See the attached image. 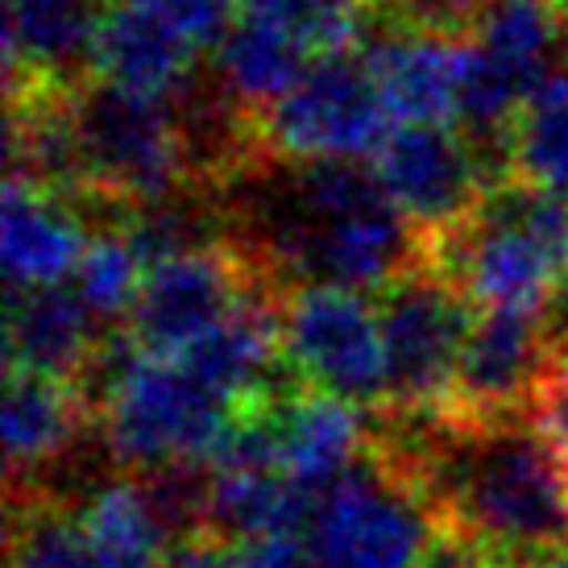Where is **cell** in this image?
<instances>
[{
	"mask_svg": "<svg viewBox=\"0 0 568 568\" xmlns=\"http://www.w3.org/2000/svg\"><path fill=\"white\" fill-rule=\"evenodd\" d=\"M95 407V427L125 474L174 465L207 469L221 453L237 403L216 395L179 357L142 353L129 336H104V348L80 382Z\"/></svg>",
	"mask_w": 568,
	"mask_h": 568,
	"instance_id": "obj_1",
	"label": "cell"
},
{
	"mask_svg": "<svg viewBox=\"0 0 568 568\" xmlns=\"http://www.w3.org/2000/svg\"><path fill=\"white\" fill-rule=\"evenodd\" d=\"M71 121L88 174L92 229L116 224L129 207L207 187L179 100L129 92L109 80H83L71 92Z\"/></svg>",
	"mask_w": 568,
	"mask_h": 568,
	"instance_id": "obj_2",
	"label": "cell"
},
{
	"mask_svg": "<svg viewBox=\"0 0 568 568\" xmlns=\"http://www.w3.org/2000/svg\"><path fill=\"white\" fill-rule=\"evenodd\" d=\"M436 523L415 474L369 432L365 457L316 498L303 544L316 568H419Z\"/></svg>",
	"mask_w": 568,
	"mask_h": 568,
	"instance_id": "obj_3",
	"label": "cell"
},
{
	"mask_svg": "<svg viewBox=\"0 0 568 568\" xmlns=\"http://www.w3.org/2000/svg\"><path fill=\"white\" fill-rule=\"evenodd\" d=\"M386 336V407L378 419L424 424L453 415L460 353L474 328V300L436 266H419L378 291Z\"/></svg>",
	"mask_w": 568,
	"mask_h": 568,
	"instance_id": "obj_4",
	"label": "cell"
},
{
	"mask_svg": "<svg viewBox=\"0 0 568 568\" xmlns=\"http://www.w3.org/2000/svg\"><path fill=\"white\" fill-rule=\"evenodd\" d=\"M390 109L362 50L324 54L291 92L257 121L270 159L362 162L390 138Z\"/></svg>",
	"mask_w": 568,
	"mask_h": 568,
	"instance_id": "obj_5",
	"label": "cell"
},
{
	"mask_svg": "<svg viewBox=\"0 0 568 568\" xmlns=\"http://www.w3.org/2000/svg\"><path fill=\"white\" fill-rule=\"evenodd\" d=\"M283 353L300 382L362 410L386 407V336L378 303L348 286L283 291Z\"/></svg>",
	"mask_w": 568,
	"mask_h": 568,
	"instance_id": "obj_6",
	"label": "cell"
},
{
	"mask_svg": "<svg viewBox=\"0 0 568 568\" xmlns=\"http://www.w3.org/2000/svg\"><path fill=\"white\" fill-rule=\"evenodd\" d=\"M262 286H274V278L253 262L241 241L171 257L145 274L142 295L125 320V336L142 353L179 357Z\"/></svg>",
	"mask_w": 568,
	"mask_h": 568,
	"instance_id": "obj_7",
	"label": "cell"
},
{
	"mask_svg": "<svg viewBox=\"0 0 568 568\" xmlns=\"http://www.w3.org/2000/svg\"><path fill=\"white\" fill-rule=\"evenodd\" d=\"M374 174L424 237H440L474 216L510 166L448 125H398L374 154Z\"/></svg>",
	"mask_w": 568,
	"mask_h": 568,
	"instance_id": "obj_8",
	"label": "cell"
},
{
	"mask_svg": "<svg viewBox=\"0 0 568 568\" xmlns=\"http://www.w3.org/2000/svg\"><path fill=\"white\" fill-rule=\"evenodd\" d=\"M556 324L548 316L486 307L460 353L453 419L460 424H515L527 419L544 365L552 357Z\"/></svg>",
	"mask_w": 568,
	"mask_h": 568,
	"instance_id": "obj_9",
	"label": "cell"
},
{
	"mask_svg": "<svg viewBox=\"0 0 568 568\" xmlns=\"http://www.w3.org/2000/svg\"><path fill=\"white\" fill-rule=\"evenodd\" d=\"M362 59L374 71L382 100L403 125H444L460 116L465 38L415 26L395 9H374Z\"/></svg>",
	"mask_w": 568,
	"mask_h": 568,
	"instance_id": "obj_10",
	"label": "cell"
},
{
	"mask_svg": "<svg viewBox=\"0 0 568 568\" xmlns=\"http://www.w3.org/2000/svg\"><path fill=\"white\" fill-rule=\"evenodd\" d=\"M200 47L159 0H104L95 21L92 75L116 88L179 100L195 88Z\"/></svg>",
	"mask_w": 568,
	"mask_h": 568,
	"instance_id": "obj_11",
	"label": "cell"
},
{
	"mask_svg": "<svg viewBox=\"0 0 568 568\" xmlns=\"http://www.w3.org/2000/svg\"><path fill=\"white\" fill-rule=\"evenodd\" d=\"M100 4L104 0H4L9 95L71 92L92 80Z\"/></svg>",
	"mask_w": 568,
	"mask_h": 568,
	"instance_id": "obj_12",
	"label": "cell"
},
{
	"mask_svg": "<svg viewBox=\"0 0 568 568\" xmlns=\"http://www.w3.org/2000/svg\"><path fill=\"white\" fill-rule=\"evenodd\" d=\"M270 427H274V448H278L283 474L312 503L324 489L336 486L369 448V427L362 419V407L324 395L300 378H291L270 395Z\"/></svg>",
	"mask_w": 568,
	"mask_h": 568,
	"instance_id": "obj_13",
	"label": "cell"
},
{
	"mask_svg": "<svg viewBox=\"0 0 568 568\" xmlns=\"http://www.w3.org/2000/svg\"><path fill=\"white\" fill-rule=\"evenodd\" d=\"M95 427V407L80 382L9 369L4 386V460L9 489L42 486V474L63 465Z\"/></svg>",
	"mask_w": 568,
	"mask_h": 568,
	"instance_id": "obj_14",
	"label": "cell"
},
{
	"mask_svg": "<svg viewBox=\"0 0 568 568\" xmlns=\"http://www.w3.org/2000/svg\"><path fill=\"white\" fill-rule=\"evenodd\" d=\"M92 241V221L80 204L26 179L4 183V216H0V245H4V274L9 291H38L63 286Z\"/></svg>",
	"mask_w": 568,
	"mask_h": 568,
	"instance_id": "obj_15",
	"label": "cell"
},
{
	"mask_svg": "<svg viewBox=\"0 0 568 568\" xmlns=\"http://www.w3.org/2000/svg\"><path fill=\"white\" fill-rule=\"evenodd\" d=\"M100 320L71 286H38V291H9V320H4V357L9 369H30L50 378L83 382L95 365L104 336L95 332Z\"/></svg>",
	"mask_w": 568,
	"mask_h": 568,
	"instance_id": "obj_16",
	"label": "cell"
},
{
	"mask_svg": "<svg viewBox=\"0 0 568 568\" xmlns=\"http://www.w3.org/2000/svg\"><path fill=\"white\" fill-rule=\"evenodd\" d=\"M312 506L316 503L283 474V465L221 460L207 469L204 531L229 539V544H250V539L283 536V531L303 536Z\"/></svg>",
	"mask_w": 568,
	"mask_h": 568,
	"instance_id": "obj_17",
	"label": "cell"
},
{
	"mask_svg": "<svg viewBox=\"0 0 568 568\" xmlns=\"http://www.w3.org/2000/svg\"><path fill=\"white\" fill-rule=\"evenodd\" d=\"M312 50L291 30L257 13H245L216 50L212 83L229 109L250 121H262L295 83L307 75Z\"/></svg>",
	"mask_w": 568,
	"mask_h": 568,
	"instance_id": "obj_18",
	"label": "cell"
},
{
	"mask_svg": "<svg viewBox=\"0 0 568 568\" xmlns=\"http://www.w3.org/2000/svg\"><path fill=\"white\" fill-rule=\"evenodd\" d=\"M75 515L104 568H162L179 544L171 515L145 474H121L95 486Z\"/></svg>",
	"mask_w": 568,
	"mask_h": 568,
	"instance_id": "obj_19",
	"label": "cell"
},
{
	"mask_svg": "<svg viewBox=\"0 0 568 568\" xmlns=\"http://www.w3.org/2000/svg\"><path fill=\"white\" fill-rule=\"evenodd\" d=\"M465 38L531 88L552 75L556 50L568 42L556 0H486Z\"/></svg>",
	"mask_w": 568,
	"mask_h": 568,
	"instance_id": "obj_20",
	"label": "cell"
},
{
	"mask_svg": "<svg viewBox=\"0 0 568 568\" xmlns=\"http://www.w3.org/2000/svg\"><path fill=\"white\" fill-rule=\"evenodd\" d=\"M9 568H104L75 506L47 486L9 489Z\"/></svg>",
	"mask_w": 568,
	"mask_h": 568,
	"instance_id": "obj_21",
	"label": "cell"
},
{
	"mask_svg": "<svg viewBox=\"0 0 568 568\" xmlns=\"http://www.w3.org/2000/svg\"><path fill=\"white\" fill-rule=\"evenodd\" d=\"M506 159L515 179L568 195V67L523 100L506 133Z\"/></svg>",
	"mask_w": 568,
	"mask_h": 568,
	"instance_id": "obj_22",
	"label": "cell"
},
{
	"mask_svg": "<svg viewBox=\"0 0 568 568\" xmlns=\"http://www.w3.org/2000/svg\"><path fill=\"white\" fill-rule=\"evenodd\" d=\"M145 257L138 253V245L129 241V233L121 224H100L92 229V241L80 257L75 270V291L80 300L92 307L95 320H129L133 303L145 286Z\"/></svg>",
	"mask_w": 568,
	"mask_h": 568,
	"instance_id": "obj_23",
	"label": "cell"
},
{
	"mask_svg": "<svg viewBox=\"0 0 568 568\" xmlns=\"http://www.w3.org/2000/svg\"><path fill=\"white\" fill-rule=\"evenodd\" d=\"M245 13L278 21L312 50V59L362 50L374 21V9L365 0H245Z\"/></svg>",
	"mask_w": 568,
	"mask_h": 568,
	"instance_id": "obj_24",
	"label": "cell"
},
{
	"mask_svg": "<svg viewBox=\"0 0 568 568\" xmlns=\"http://www.w3.org/2000/svg\"><path fill=\"white\" fill-rule=\"evenodd\" d=\"M527 424L536 427L539 436H548L568 457V328H556L552 357L544 365V378L531 395Z\"/></svg>",
	"mask_w": 568,
	"mask_h": 568,
	"instance_id": "obj_25",
	"label": "cell"
},
{
	"mask_svg": "<svg viewBox=\"0 0 568 568\" xmlns=\"http://www.w3.org/2000/svg\"><path fill=\"white\" fill-rule=\"evenodd\" d=\"M159 4L174 17V26L200 47V54H207V50L224 47V38L241 21L237 9L245 0H159Z\"/></svg>",
	"mask_w": 568,
	"mask_h": 568,
	"instance_id": "obj_26",
	"label": "cell"
},
{
	"mask_svg": "<svg viewBox=\"0 0 568 568\" xmlns=\"http://www.w3.org/2000/svg\"><path fill=\"white\" fill-rule=\"evenodd\" d=\"M419 568H519L503 552H494L486 539L465 531L457 523H436V536L427 544Z\"/></svg>",
	"mask_w": 568,
	"mask_h": 568,
	"instance_id": "obj_27",
	"label": "cell"
},
{
	"mask_svg": "<svg viewBox=\"0 0 568 568\" xmlns=\"http://www.w3.org/2000/svg\"><path fill=\"white\" fill-rule=\"evenodd\" d=\"M481 4H486V0H395V4H386V9H395L398 17H407L415 26L465 38V33L474 30Z\"/></svg>",
	"mask_w": 568,
	"mask_h": 568,
	"instance_id": "obj_28",
	"label": "cell"
},
{
	"mask_svg": "<svg viewBox=\"0 0 568 568\" xmlns=\"http://www.w3.org/2000/svg\"><path fill=\"white\" fill-rule=\"evenodd\" d=\"M237 568H316L300 531L262 536L237 548Z\"/></svg>",
	"mask_w": 568,
	"mask_h": 568,
	"instance_id": "obj_29",
	"label": "cell"
},
{
	"mask_svg": "<svg viewBox=\"0 0 568 568\" xmlns=\"http://www.w3.org/2000/svg\"><path fill=\"white\" fill-rule=\"evenodd\" d=\"M162 568H237V552L233 544L212 531H191L174 544Z\"/></svg>",
	"mask_w": 568,
	"mask_h": 568,
	"instance_id": "obj_30",
	"label": "cell"
},
{
	"mask_svg": "<svg viewBox=\"0 0 568 568\" xmlns=\"http://www.w3.org/2000/svg\"><path fill=\"white\" fill-rule=\"evenodd\" d=\"M536 568H568V548L565 552H556V556H548V560H539Z\"/></svg>",
	"mask_w": 568,
	"mask_h": 568,
	"instance_id": "obj_31",
	"label": "cell"
},
{
	"mask_svg": "<svg viewBox=\"0 0 568 568\" xmlns=\"http://www.w3.org/2000/svg\"><path fill=\"white\" fill-rule=\"evenodd\" d=\"M556 9H560V26H565V38H568V0H556Z\"/></svg>",
	"mask_w": 568,
	"mask_h": 568,
	"instance_id": "obj_32",
	"label": "cell"
},
{
	"mask_svg": "<svg viewBox=\"0 0 568 568\" xmlns=\"http://www.w3.org/2000/svg\"><path fill=\"white\" fill-rule=\"evenodd\" d=\"M369 9H386V4H395V0H365Z\"/></svg>",
	"mask_w": 568,
	"mask_h": 568,
	"instance_id": "obj_33",
	"label": "cell"
}]
</instances>
